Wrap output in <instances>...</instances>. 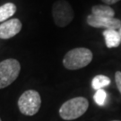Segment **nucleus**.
<instances>
[{"instance_id":"9d476101","label":"nucleus","mask_w":121,"mask_h":121,"mask_svg":"<svg viewBox=\"0 0 121 121\" xmlns=\"http://www.w3.org/2000/svg\"><path fill=\"white\" fill-rule=\"evenodd\" d=\"M16 5L13 3H6L0 6V22L6 21L16 12Z\"/></svg>"},{"instance_id":"f8f14e48","label":"nucleus","mask_w":121,"mask_h":121,"mask_svg":"<svg viewBox=\"0 0 121 121\" xmlns=\"http://www.w3.org/2000/svg\"><path fill=\"white\" fill-rule=\"evenodd\" d=\"M94 100L99 106H103L105 104L106 99H107V92L104 91L103 89L97 90L94 94Z\"/></svg>"},{"instance_id":"2eb2a0df","label":"nucleus","mask_w":121,"mask_h":121,"mask_svg":"<svg viewBox=\"0 0 121 121\" xmlns=\"http://www.w3.org/2000/svg\"><path fill=\"white\" fill-rule=\"evenodd\" d=\"M117 31H118V33H119V36H120V39H121V27L118 29V30H117Z\"/></svg>"},{"instance_id":"6e6552de","label":"nucleus","mask_w":121,"mask_h":121,"mask_svg":"<svg viewBox=\"0 0 121 121\" xmlns=\"http://www.w3.org/2000/svg\"><path fill=\"white\" fill-rule=\"evenodd\" d=\"M105 44L108 48H117L121 43L119 33L117 30H105L103 31Z\"/></svg>"},{"instance_id":"9b49d317","label":"nucleus","mask_w":121,"mask_h":121,"mask_svg":"<svg viewBox=\"0 0 121 121\" xmlns=\"http://www.w3.org/2000/svg\"><path fill=\"white\" fill-rule=\"evenodd\" d=\"M109 83H110V79L108 76L99 74V75H96L95 77L92 79L91 86L94 90L97 91V90H99V89H102L103 87L109 85Z\"/></svg>"},{"instance_id":"f03ea898","label":"nucleus","mask_w":121,"mask_h":121,"mask_svg":"<svg viewBox=\"0 0 121 121\" xmlns=\"http://www.w3.org/2000/svg\"><path fill=\"white\" fill-rule=\"evenodd\" d=\"M89 101L84 97H75L66 100L59 108V116L65 120H73L87 111Z\"/></svg>"},{"instance_id":"423d86ee","label":"nucleus","mask_w":121,"mask_h":121,"mask_svg":"<svg viewBox=\"0 0 121 121\" xmlns=\"http://www.w3.org/2000/svg\"><path fill=\"white\" fill-rule=\"evenodd\" d=\"M88 25L93 28H105L106 30H118L121 27V21L115 17H97L93 14L87 16Z\"/></svg>"},{"instance_id":"dca6fc26","label":"nucleus","mask_w":121,"mask_h":121,"mask_svg":"<svg viewBox=\"0 0 121 121\" xmlns=\"http://www.w3.org/2000/svg\"><path fill=\"white\" fill-rule=\"evenodd\" d=\"M112 121H120V120H112Z\"/></svg>"},{"instance_id":"39448f33","label":"nucleus","mask_w":121,"mask_h":121,"mask_svg":"<svg viewBox=\"0 0 121 121\" xmlns=\"http://www.w3.org/2000/svg\"><path fill=\"white\" fill-rule=\"evenodd\" d=\"M21 71L19 61L14 58H7L0 62V89H4L13 83Z\"/></svg>"},{"instance_id":"0eeeda50","label":"nucleus","mask_w":121,"mask_h":121,"mask_svg":"<svg viewBox=\"0 0 121 121\" xmlns=\"http://www.w3.org/2000/svg\"><path fill=\"white\" fill-rule=\"evenodd\" d=\"M22 22L17 19H10L0 24V39H8L14 37L22 30Z\"/></svg>"},{"instance_id":"f257e3e1","label":"nucleus","mask_w":121,"mask_h":121,"mask_svg":"<svg viewBox=\"0 0 121 121\" xmlns=\"http://www.w3.org/2000/svg\"><path fill=\"white\" fill-rule=\"evenodd\" d=\"M92 52L86 48H75L71 49L63 58V65L68 70L83 68L92 60Z\"/></svg>"},{"instance_id":"f3484780","label":"nucleus","mask_w":121,"mask_h":121,"mask_svg":"<svg viewBox=\"0 0 121 121\" xmlns=\"http://www.w3.org/2000/svg\"><path fill=\"white\" fill-rule=\"evenodd\" d=\"M0 121H2V120H1V118H0Z\"/></svg>"},{"instance_id":"4468645a","label":"nucleus","mask_w":121,"mask_h":121,"mask_svg":"<svg viewBox=\"0 0 121 121\" xmlns=\"http://www.w3.org/2000/svg\"><path fill=\"white\" fill-rule=\"evenodd\" d=\"M101 1L107 5H111V4H114L117 2H119L120 0H101Z\"/></svg>"},{"instance_id":"20e7f679","label":"nucleus","mask_w":121,"mask_h":121,"mask_svg":"<svg viewBox=\"0 0 121 121\" xmlns=\"http://www.w3.org/2000/svg\"><path fill=\"white\" fill-rule=\"evenodd\" d=\"M52 17L57 27L67 26L74 17L71 4L65 0H56L52 5Z\"/></svg>"},{"instance_id":"1a4fd4ad","label":"nucleus","mask_w":121,"mask_h":121,"mask_svg":"<svg viewBox=\"0 0 121 121\" xmlns=\"http://www.w3.org/2000/svg\"><path fill=\"white\" fill-rule=\"evenodd\" d=\"M91 14L97 17H110L115 15V11L107 4H97L91 7Z\"/></svg>"},{"instance_id":"ddd939ff","label":"nucleus","mask_w":121,"mask_h":121,"mask_svg":"<svg viewBox=\"0 0 121 121\" xmlns=\"http://www.w3.org/2000/svg\"><path fill=\"white\" fill-rule=\"evenodd\" d=\"M115 81H116V84L118 89V91L121 94V72L120 71H117L115 73Z\"/></svg>"},{"instance_id":"7ed1b4c3","label":"nucleus","mask_w":121,"mask_h":121,"mask_svg":"<svg viewBox=\"0 0 121 121\" xmlns=\"http://www.w3.org/2000/svg\"><path fill=\"white\" fill-rule=\"evenodd\" d=\"M41 98L39 93L34 90L24 91L18 99V108L25 116H34L39 110Z\"/></svg>"}]
</instances>
